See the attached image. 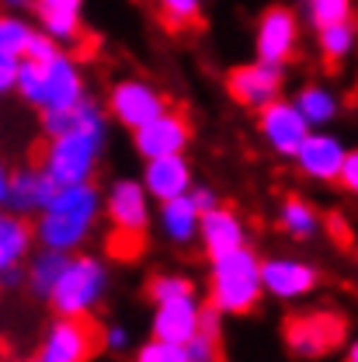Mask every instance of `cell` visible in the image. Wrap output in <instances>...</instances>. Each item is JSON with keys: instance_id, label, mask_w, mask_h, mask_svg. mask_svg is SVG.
<instances>
[{"instance_id": "obj_23", "label": "cell", "mask_w": 358, "mask_h": 362, "mask_svg": "<svg viewBox=\"0 0 358 362\" xmlns=\"http://www.w3.org/2000/svg\"><path fill=\"white\" fill-rule=\"evenodd\" d=\"M35 244V223L14 209H0V272L18 269Z\"/></svg>"}, {"instance_id": "obj_4", "label": "cell", "mask_w": 358, "mask_h": 362, "mask_svg": "<svg viewBox=\"0 0 358 362\" xmlns=\"http://www.w3.org/2000/svg\"><path fill=\"white\" fill-rule=\"evenodd\" d=\"M14 94L25 105H32L39 115H45V112H70L80 101H88V81H84L80 63L70 52H59L49 63L21 59Z\"/></svg>"}, {"instance_id": "obj_19", "label": "cell", "mask_w": 358, "mask_h": 362, "mask_svg": "<svg viewBox=\"0 0 358 362\" xmlns=\"http://www.w3.org/2000/svg\"><path fill=\"white\" fill-rule=\"evenodd\" d=\"M59 192L56 178L45 171L39 160L18 168L11 175V195H7V209L21 213V216H39L45 206L52 202V195Z\"/></svg>"}, {"instance_id": "obj_36", "label": "cell", "mask_w": 358, "mask_h": 362, "mask_svg": "<svg viewBox=\"0 0 358 362\" xmlns=\"http://www.w3.org/2000/svg\"><path fill=\"white\" fill-rule=\"evenodd\" d=\"M352 199H358V146L348 150V160H345V171H341V181H338Z\"/></svg>"}, {"instance_id": "obj_35", "label": "cell", "mask_w": 358, "mask_h": 362, "mask_svg": "<svg viewBox=\"0 0 358 362\" xmlns=\"http://www.w3.org/2000/svg\"><path fill=\"white\" fill-rule=\"evenodd\" d=\"M101 349L112 352V356H126L133 349V334L122 324H105L101 327Z\"/></svg>"}, {"instance_id": "obj_43", "label": "cell", "mask_w": 358, "mask_h": 362, "mask_svg": "<svg viewBox=\"0 0 358 362\" xmlns=\"http://www.w3.org/2000/svg\"><path fill=\"white\" fill-rule=\"evenodd\" d=\"M0 289H4V272H0Z\"/></svg>"}, {"instance_id": "obj_38", "label": "cell", "mask_w": 358, "mask_h": 362, "mask_svg": "<svg viewBox=\"0 0 358 362\" xmlns=\"http://www.w3.org/2000/svg\"><path fill=\"white\" fill-rule=\"evenodd\" d=\"M11 175H14V171L0 160V209L7 206V195H11Z\"/></svg>"}, {"instance_id": "obj_3", "label": "cell", "mask_w": 358, "mask_h": 362, "mask_svg": "<svg viewBox=\"0 0 358 362\" xmlns=\"http://www.w3.org/2000/svg\"><path fill=\"white\" fill-rule=\"evenodd\" d=\"M261 255L244 244L229 255L209 258V286H205V303H213L223 317H247L261 307L265 293V275H261Z\"/></svg>"}, {"instance_id": "obj_15", "label": "cell", "mask_w": 358, "mask_h": 362, "mask_svg": "<svg viewBox=\"0 0 358 362\" xmlns=\"http://www.w3.org/2000/svg\"><path fill=\"white\" fill-rule=\"evenodd\" d=\"M188 143H191V122L181 108H167L164 115H157L153 122H146L143 129L133 133V146L143 160L167 157V153H184Z\"/></svg>"}, {"instance_id": "obj_11", "label": "cell", "mask_w": 358, "mask_h": 362, "mask_svg": "<svg viewBox=\"0 0 358 362\" xmlns=\"http://www.w3.org/2000/svg\"><path fill=\"white\" fill-rule=\"evenodd\" d=\"M299 39H303L299 14L285 4H271L261 11V18L254 25V56L265 63L289 66L299 52Z\"/></svg>"}, {"instance_id": "obj_29", "label": "cell", "mask_w": 358, "mask_h": 362, "mask_svg": "<svg viewBox=\"0 0 358 362\" xmlns=\"http://www.w3.org/2000/svg\"><path fill=\"white\" fill-rule=\"evenodd\" d=\"M299 14L314 32H320L327 25L352 21L355 18V0H299Z\"/></svg>"}, {"instance_id": "obj_26", "label": "cell", "mask_w": 358, "mask_h": 362, "mask_svg": "<svg viewBox=\"0 0 358 362\" xmlns=\"http://www.w3.org/2000/svg\"><path fill=\"white\" fill-rule=\"evenodd\" d=\"M66 265H70V255L42 247V251L28 262V269H25V286H28V293H32L35 300L49 303L52 293H56V286H59V279H63V272H66Z\"/></svg>"}, {"instance_id": "obj_17", "label": "cell", "mask_w": 358, "mask_h": 362, "mask_svg": "<svg viewBox=\"0 0 358 362\" xmlns=\"http://www.w3.org/2000/svg\"><path fill=\"white\" fill-rule=\"evenodd\" d=\"M35 21L49 39H56L59 49H77L88 42L84 28V0H35Z\"/></svg>"}, {"instance_id": "obj_6", "label": "cell", "mask_w": 358, "mask_h": 362, "mask_svg": "<svg viewBox=\"0 0 358 362\" xmlns=\"http://www.w3.org/2000/svg\"><path fill=\"white\" fill-rule=\"evenodd\" d=\"M108 282H112L108 265L97 255L77 251V255H70V265L63 272L49 307L56 317H90L97 310V303L105 300Z\"/></svg>"}, {"instance_id": "obj_30", "label": "cell", "mask_w": 358, "mask_h": 362, "mask_svg": "<svg viewBox=\"0 0 358 362\" xmlns=\"http://www.w3.org/2000/svg\"><path fill=\"white\" fill-rule=\"evenodd\" d=\"M198 293V286H195V279L191 275H184V272H157V275H150V282H146V300L157 307V303H167V300H178V296H195Z\"/></svg>"}, {"instance_id": "obj_14", "label": "cell", "mask_w": 358, "mask_h": 362, "mask_svg": "<svg viewBox=\"0 0 358 362\" xmlns=\"http://www.w3.org/2000/svg\"><path fill=\"white\" fill-rule=\"evenodd\" d=\"M345 160H348V146L341 136H334L330 129H314L306 136V143L299 146L296 153V168L303 178L316 181V185H338L341 171H345Z\"/></svg>"}, {"instance_id": "obj_10", "label": "cell", "mask_w": 358, "mask_h": 362, "mask_svg": "<svg viewBox=\"0 0 358 362\" xmlns=\"http://www.w3.org/2000/svg\"><path fill=\"white\" fill-rule=\"evenodd\" d=\"M226 94L233 105L247 108V112H261L268 108L271 101L282 98V88H285V66L278 63H265V59H251V63H240L233 66L223 77Z\"/></svg>"}, {"instance_id": "obj_20", "label": "cell", "mask_w": 358, "mask_h": 362, "mask_svg": "<svg viewBox=\"0 0 358 362\" xmlns=\"http://www.w3.org/2000/svg\"><path fill=\"white\" fill-rule=\"evenodd\" d=\"M198 244L205 251V258H220L237 247L247 244V223L240 220L237 209L216 206L213 213H202V230H198Z\"/></svg>"}, {"instance_id": "obj_1", "label": "cell", "mask_w": 358, "mask_h": 362, "mask_svg": "<svg viewBox=\"0 0 358 362\" xmlns=\"http://www.w3.org/2000/svg\"><path fill=\"white\" fill-rule=\"evenodd\" d=\"M105 143H108L105 108L88 98L73 108L70 129L59 136H49L39 146L35 160L56 178V185H80V181H94Z\"/></svg>"}, {"instance_id": "obj_22", "label": "cell", "mask_w": 358, "mask_h": 362, "mask_svg": "<svg viewBox=\"0 0 358 362\" xmlns=\"http://www.w3.org/2000/svg\"><path fill=\"white\" fill-rule=\"evenodd\" d=\"M157 230H160V237H164L167 244H174V247H191V244L198 240V230H202V209L195 206L191 195L160 202Z\"/></svg>"}, {"instance_id": "obj_33", "label": "cell", "mask_w": 358, "mask_h": 362, "mask_svg": "<svg viewBox=\"0 0 358 362\" xmlns=\"http://www.w3.org/2000/svg\"><path fill=\"white\" fill-rule=\"evenodd\" d=\"M63 49H59V42L56 39H49L42 28H35L32 32V39H28V45H25V59H35V63H49L52 56H59Z\"/></svg>"}, {"instance_id": "obj_12", "label": "cell", "mask_w": 358, "mask_h": 362, "mask_svg": "<svg viewBox=\"0 0 358 362\" xmlns=\"http://www.w3.org/2000/svg\"><path fill=\"white\" fill-rule=\"evenodd\" d=\"M310 133H314V126L303 119V112L296 108L292 98H278V101H271L268 108L258 112V136H261V143L275 157L296 160L299 146L306 143Z\"/></svg>"}, {"instance_id": "obj_7", "label": "cell", "mask_w": 358, "mask_h": 362, "mask_svg": "<svg viewBox=\"0 0 358 362\" xmlns=\"http://www.w3.org/2000/svg\"><path fill=\"white\" fill-rule=\"evenodd\" d=\"M282 341L292 359L316 362L334 356L348 341V320L338 310H299L289 314L282 324Z\"/></svg>"}, {"instance_id": "obj_42", "label": "cell", "mask_w": 358, "mask_h": 362, "mask_svg": "<svg viewBox=\"0 0 358 362\" xmlns=\"http://www.w3.org/2000/svg\"><path fill=\"white\" fill-rule=\"evenodd\" d=\"M352 251H355V262H358V240H355V247H352Z\"/></svg>"}, {"instance_id": "obj_2", "label": "cell", "mask_w": 358, "mask_h": 362, "mask_svg": "<svg viewBox=\"0 0 358 362\" xmlns=\"http://www.w3.org/2000/svg\"><path fill=\"white\" fill-rule=\"evenodd\" d=\"M101 213H105V195L94 181L59 185L52 202L35 216V240L49 251L77 255L90 240Z\"/></svg>"}, {"instance_id": "obj_18", "label": "cell", "mask_w": 358, "mask_h": 362, "mask_svg": "<svg viewBox=\"0 0 358 362\" xmlns=\"http://www.w3.org/2000/svg\"><path fill=\"white\" fill-rule=\"evenodd\" d=\"M143 185L150 192L153 202H171V199H181L195 188V178H191V160L184 153H167V157H153L143 164Z\"/></svg>"}, {"instance_id": "obj_21", "label": "cell", "mask_w": 358, "mask_h": 362, "mask_svg": "<svg viewBox=\"0 0 358 362\" xmlns=\"http://www.w3.org/2000/svg\"><path fill=\"white\" fill-rule=\"evenodd\" d=\"M32 32L35 28L21 14H0V94H11L18 88V70Z\"/></svg>"}, {"instance_id": "obj_34", "label": "cell", "mask_w": 358, "mask_h": 362, "mask_svg": "<svg viewBox=\"0 0 358 362\" xmlns=\"http://www.w3.org/2000/svg\"><path fill=\"white\" fill-rule=\"evenodd\" d=\"M323 226H327V233H330V240L338 247H355V226H352V220L345 213H327Z\"/></svg>"}, {"instance_id": "obj_37", "label": "cell", "mask_w": 358, "mask_h": 362, "mask_svg": "<svg viewBox=\"0 0 358 362\" xmlns=\"http://www.w3.org/2000/svg\"><path fill=\"white\" fill-rule=\"evenodd\" d=\"M188 195L195 199V206H198L202 213H213L216 206H223V199H220V192H216V188H209V185H195V188H191Z\"/></svg>"}, {"instance_id": "obj_9", "label": "cell", "mask_w": 358, "mask_h": 362, "mask_svg": "<svg viewBox=\"0 0 358 362\" xmlns=\"http://www.w3.org/2000/svg\"><path fill=\"white\" fill-rule=\"evenodd\" d=\"M101 352V324L94 317H56L45 327L32 362H90Z\"/></svg>"}, {"instance_id": "obj_40", "label": "cell", "mask_w": 358, "mask_h": 362, "mask_svg": "<svg viewBox=\"0 0 358 362\" xmlns=\"http://www.w3.org/2000/svg\"><path fill=\"white\" fill-rule=\"evenodd\" d=\"M28 4H35V0H0V7H4V11H25Z\"/></svg>"}, {"instance_id": "obj_16", "label": "cell", "mask_w": 358, "mask_h": 362, "mask_svg": "<svg viewBox=\"0 0 358 362\" xmlns=\"http://www.w3.org/2000/svg\"><path fill=\"white\" fill-rule=\"evenodd\" d=\"M202 310H205V303L198 300V293L195 296L167 300V303H157L153 317H150V338L188 345L202 331Z\"/></svg>"}, {"instance_id": "obj_44", "label": "cell", "mask_w": 358, "mask_h": 362, "mask_svg": "<svg viewBox=\"0 0 358 362\" xmlns=\"http://www.w3.org/2000/svg\"><path fill=\"white\" fill-rule=\"evenodd\" d=\"M28 362H32V359H28Z\"/></svg>"}, {"instance_id": "obj_24", "label": "cell", "mask_w": 358, "mask_h": 362, "mask_svg": "<svg viewBox=\"0 0 358 362\" xmlns=\"http://www.w3.org/2000/svg\"><path fill=\"white\" fill-rule=\"evenodd\" d=\"M292 101H296V108L303 112V119H306L314 129H327V126L341 115V98H338V90L320 84V81L299 84V90L292 94Z\"/></svg>"}, {"instance_id": "obj_13", "label": "cell", "mask_w": 358, "mask_h": 362, "mask_svg": "<svg viewBox=\"0 0 358 362\" xmlns=\"http://www.w3.org/2000/svg\"><path fill=\"white\" fill-rule=\"evenodd\" d=\"M261 275H265V293L271 300L282 303H299L320 286V269L314 262L292 258V255H275L261 262Z\"/></svg>"}, {"instance_id": "obj_27", "label": "cell", "mask_w": 358, "mask_h": 362, "mask_svg": "<svg viewBox=\"0 0 358 362\" xmlns=\"http://www.w3.org/2000/svg\"><path fill=\"white\" fill-rule=\"evenodd\" d=\"M316 52H320V59H323L330 70L345 66L358 52V21L355 18L320 28V32H316Z\"/></svg>"}, {"instance_id": "obj_31", "label": "cell", "mask_w": 358, "mask_h": 362, "mask_svg": "<svg viewBox=\"0 0 358 362\" xmlns=\"http://www.w3.org/2000/svg\"><path fill=\"white\" fill-rule=\"evenodd\" d=\"M133 362H191L188 359V349L174 345V341H160V338H150L136 349Z\"/></svg>"}, {"instance_id": "obj_41", "label": "cell", "mask_w": 358, "mask_h": 362, "mask_svg": "<svg viewBox=\"0 0 358 362\" xmlns=\"http://www.w3.org/2000/svg\"><path fill=\"white\" fill-rule=\"evenodd\" d=\"M345 362H358V338L348 341V349H345Z\"/></svg>"}, {"instance_id": "obj_32", "label": "cell", "mask_w": 358, "mask_h": 362, "mask_svg": "<svg viewBox=\"0 0 358 362\" xmlns=\"http://www.w3.org/2000/svg\"><path fill=\"white\" fill-rule=\"evenodd\" d=\"M184 349H188V359L191 362H223V334L198 331Z\"/></svg>"}, {"instance_id": "obj_8", "label": "cell", "mask_w": 358, "mask_h": 362, "mask_svg": "<svg viewBox=\"0 0 358 362\" xmlns=\"http://www.w3.org/2000/svg\"><path fill=\"white\" fill-rule=\"evenodd\" d=\"M105 108H108V115H112L122 129L136 133V129H143L146 122H153L157 115H164V112L171 108V98L157 88L153 81L129 74V77H119V81L108 88Z\"/></svg>"}, {"instance_id": "obj_28", "label": "cell", "mask_w": 358, "mask_h": 362, "mask_svg": "<svg viewBox=\"0 0 358 362\" xmlns=\"http://www.w3.org/2000/svg\"><path fill=\"white\" fill-rule=\"evenodd\" d=\"M153 7L167 32H195L202 25L205 0H153Z\"/></svg>"}, {"instance_id": "obj_5", "label": "cell", "mask_w": 358, "mask_h": 362, "mask_svg": "<svg viewBox=\"0 0 358 362\" xmlns=\"http://www.w3.org/2000/svg\"><path fill=\"white\" fill-rule=\"evenodd\" d=\"M150 192L136 178H115L105 192V216L112 223V240L108 251L115 258H136L146 247V233L153 223L150 213Z\"/></svg>"}, {"instance_id": "obj_39", "label": "cell", "mask_w": 358, "mask_h": 362, "mask_svg": "<svg viewBox=\"0 0 358 362\" xmlns=\"http://www.w3.org/2000/svg\"><path fill=\"white\" fill-rule=\"evenodd\" d=\"M21 282H25V272H21V265H18V269L4 272V289H14V286H21Z\"/></svg>"}, {"instance_id": "obj_25", "label": "cell", "mask_w": 358, "mask_h": 362, "mask_svg": "<svg viewBox=\"0 0 358 362\" xmlns=\"http://www.w3.org/2000/svg\"><path fill=\"white\" fill-rule=\"evenodd\" d=\"M278 230L289 233L292 240H314L316 233L323 230V216L310 199L303 195H285L282 206H278Z\"/></svg>"}]
</instances>
